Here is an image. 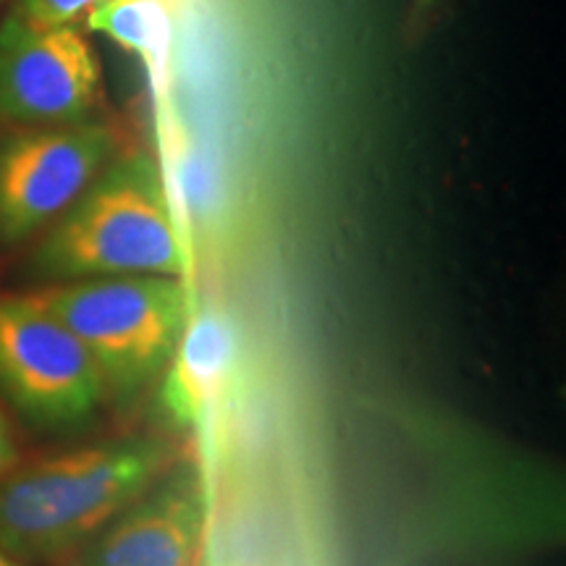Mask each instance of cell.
Here are the masks:
<instances>
[{
    "label": "cell",
    "mask_w": 566,
    "mask_h": 566,
    "mask_svg": "<svg viewBox=\"0 0 566 566\" xmlns=\"http://www.w3.org/2000/svg\"><path fill=\"white\" fill-rule=\"evenodd\" d=\"M101 63L80 27L38 24L13 9L0 21V122L55 126L92 118Z\"/></svg>",
    "instance_id": "obj_6"
},
{
    "label": "cell",
    "mask_w": 566,
    "mask_h": 566,
    "mask_svg": "<svg viewBox=\"0 0 566 566\" xmlns=\"http://www.w3.org/2000/svg\"><path fill=\"white\" fill-rule=\"evenodd\" d=\"M108 0H19L17 9L38 24L80 27Z\"/></svg>",
    "instance_id": "obj_10"
},
{
    "label": "cell",
    "mask_w": 566,
    "mask_h": 566,
    "mask_svg": "<svg viewBox=\"0 0 566 566\" xmlns=\"http://www.w3.org/2000/svg\"><path fill=\"white\" fill-rule=\"evenodd\" d=\"M0 566H27V564L19 562V558H13L11 554H6V551L0 548Z\"/></svg>",
    "instance_id": "obj_12"
},
{
    "label": "cell",
    "mask_w": 566,
    "mask_h": 566,
    "mask_svg": "<svg viewBox=\"0 0 566 566\" xmlns=\"http://www.w3.org/2000/svg\"><path fill=\"white\" fill-rule=\"evenodd\" d=\"M208 495L195 470H174L71 556V566H195Z\"/></svg>",
    "instance_id": "obj_7"
},
{
    "label": "cell",
    "mask_w": 566,
    "mask_h": 566,
    "mask_svg": "<svg viewBox=\"0 0 566 566\" xmlns=\"http://www.w3.org/2000/svg\"><path fill=\"white\" fill-rule=\"evenodd\" d=\"M176 449L158 436H122L19 462L0 480V548L24 564L71 558L160 483Z\"/></svg>",
    "instance_id": "obj_1"
},
{
    "label": "cell",
    "mask_w": 566,
    "mask_h": 566,
    "mask_svg": "<svg viewBox=\"0 0 566 566\" xmlns=\"http://www.w3.org/2000/svg\"><path fill=\"white\" fill-rule=\"evenodd\" d=\"M424 3H433V0H424Z\"/></svg>",
    "instance_id": "obj_13"
},
{
    "label": "cell",
    "mask_w": 566,
    "mask_h": 566,
    "mask_svg": "<svg viewBox=\"0 0 566 566\" xmlns=\"http://www.w3.org/2000/svg\"><path fill=\"white\" fill-rule=\"evenodd\" d=\"M118 155L111 124L27 126L0 142V244L17 247L51 229Z\"/></svg>",
    "instance_id": "obj_5"
},
{
    "label": "cell",
    "mask_w": 566,
    "mask_h": 566,
    "mask_svg": "<svg viewBox=\"0 0 566 566\" xmlns=\"http://www.w3.org/2000/svg\"><path fill=\"white\" fill-rule=\"evenodd\" d=\"M34 294L87 346L118 407L166 373L197 300L192 283L171 275L48 283Z\"/></svg>",
    "instance_id": "obj_3"
},
{
    "label": "cell",
    "mask_w": 566,
    "mask_h": 566,
    "mask_svg": "<svg viewBox=\"0 0 566 566\" xmlns=\"http://www.w3.org/2000/svg\"><path fill=\"white\" fill-rule=\"evenodd\" d=\"M0 394L42 430L82 428L108 405L87 346L38 294L0 296Z\"/></svg>",
    "instance_id": "obj_4"
},
{
    "label": "cell",
    "mask_w": 566,
    "mask_h": 566,
    "mask_svg": "<svg viewBox=\"0 0 566 566\" xmlns=\"http://www.w3.org/2000/svg\"><path fill=\"white\" fill-rule=\"evenodd\" d=\"M19 462H21V451H19L17 433H13L9 417H6L3 409H0V480L9 475Z\"/></svg>",
    "instance_id": "obj_11"
},
{
    "label": "cell",
    "mask_w": 566,
    "mask_h": 566,
    "mask_svg": "<svg viewBox=\"0 0 566 566\" xmlns=\"http://www.w3.org/2000/svg\"><path fill=\"white\" fill-rule=\"evenodd\" d=\"M45 283L171 275L192 283V252L150 155H116L32 254Z\"/></svg>",
    "instance_id": "obj_2"
},
{
    "label": "cell",
    "mask_w": 566,
    "mask_h": 566,
    "mask_svg": "<svg viewBox=\"0 0 566 566\" xmlns=\"http://www.w3.org/2000/svg\"><path fill=\"white\" fill-rule=\"evenodd\" d=\"M84 27L108 34L126 51L139 55H150L158 45V9L153 0H108L95 13H90Z\"/></svg>",
    "instance_id": "obj_9"
},
{
    "label": "cell",
    "mask_w": 566,
    "mask_h": 566,
    "mask_svg": "<svg viewBox=\"0 0 566 566\" xmlns=\"http://www.w3.org/2000/svg\"><path fill=\"white\" fill-rule=\"evenodd\" d=\"M160 378V409L174 428L202 430L221 417L242 378V334L221 304L195 300Z\"/></svg>",
    "instance_id": "obj_8"
}]
</instances>
